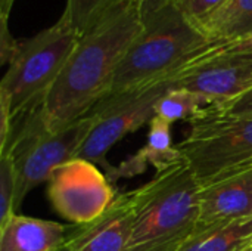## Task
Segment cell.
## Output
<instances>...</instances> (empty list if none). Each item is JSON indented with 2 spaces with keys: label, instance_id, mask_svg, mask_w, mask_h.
Wrapping results in <instances>:
<instances>
[{
  "label": "cell",
  "instance_id": "5",
  "mask_svg": "<svg viewBox=\"0 0 252 251\" xmlns=\"http://www.w3.org/2000/svg\"><path fill=\"white\" fill-rule=\"evenodd\" d=\"M177 149L199 186L248 167L252 164V115L205 105L189 120V132Z\"/></svg>",
  "mask_w": 252,
  "mask_h": 251
},
{
  "label": "cell",
  "instance_id": "2",
  "mask_svg": "<svg viewBox=\"0 0 252 251\" xmlns=\"http://www.w3.org/2000/svg\"><path fill=\"white\" fill-rule=\"evenodd\" d=\"M199 183L180 160L133 191V223L124 251H179L198 231Z\"/></svg>",
  "mask_w": 252,
  "mask_h": 251
},
{
  "label": "cell",
  "instance_id": "16",
  "mask_svg": "<svg viewBox=\"0 0 252 251\" xmlns=\"http://www.w3.org/2000/svg\"><path fill=\"white\" fill-rule=\"evenodd\" d=\"M205 105H208L201 96L185 90L171 87L157 104L155 115L161 120L173 124L182 120L193 118Z\"/></svg>",
  "mask_w": 252,
  "mask_h": 251
},
{
  "label": "cell",
  "instance_id": "19",
  "mask_svg": "<svg viewBox=\"0 0 252 251\" xmlns=\"http://www.w3.org/2000/svg\"><path fill=\"white\" fill-rule=\"evenodd\" d=\"M226 0H173V4L190 22L201 25L224 4Z\"/></svg>",
  "mask_w": 252,
  "mask_h": 251
},
{
  "label": "cell",
  "instance_id": "1",
  "mask_svg": "<svg viewBox=\"0 0 252 251\" xmlns=\"http://www.w3.org/2000/svg\"><path fill=\"white\" fill-rule=\"evenodd\" d=\"M143 30L140 0H124L80 36L38 112L47 132H59L84 118L108 95L115 71Z\"/></svg>",
  "mask_w": 252,
  "mask_h": 251
},
{
  "label": "cell",
  "instance_id": "15",
  "mask_svg": "<svg viewBox=\"0 0 252 251\" xmlns=\"http://www.w3.org/2000/svg\"><path fill=\"white\" fill-rule=\"evenodd\" d=\"M201 30L211 40L252 38V0H226Z\"/></svg>",
  "mask_w": 252,
  "mask_h": 251
},
{
  "label": "cell",
  "instance_id": "7",
  "mask_svg": "<svg viewBox=\"0 0 252 251\" xmlns=\"http://www.w3.org/2000/svg\"><path fill=\"white\" fill-rule=\"evenodd\" d=\"M173 87L189 90L210 104H226L252 89V38L216 40L202 55L177 71Z\"/></svg>",
  "mask_w": 252,
  "mask_h": 251
},
{
  "label": "cell",
  "instance_id": "8",
  "mask_svg": "<svg viewBox=\"0 0 252 251\" xmlns=\"http://www.w3.org/2000/svg\"><path fill=\"white\" fill-rule=\"evenodd\" d=\"M174 74L151 84L131 89L102 99L90 112L93 127L75 158L102 164L112 170L106 161L109 149L128 133L136 132L155 117L158 101L173 87Z\"/></svg>",
  "mask_w": 252,
  "mask_h": 251
},
{
  "label": "cell",
  "instance_id": "14",
  "mask_svg": "<svg viewBox=\"0 0 252 251\" xmlns=\"http://www.w3.org/2000/svg\"><path fill=\"white\" fill-rule=\"evenodd\" d=\"M252 247V217L196 231L179 251H245Z\"/></svg>",
  "mask_w": 252,
  "mask_h": 251
},
{
  "label": "cell",
  "instance_id": "24",
  "mask_svg": "<svg viewBox=\"0 0 252 251\" xmlns=\"http://www.w3.org/2000/svg\"><path fill=\"white\" fill-rule=\"evenodd\" d=\"M251 166H252V164H251Z\"/></svg>",
  "mask_w": 252,
  "mask_h": 251
},
{
  "label": "cell",
  "instance_id": "11",
  "mask_svg": "<svg viewBox=\"0 0 252 251\" xmlns=\"http://www.w3.org/2000/svg\"><path fill=\"white\" fill-rule=\"evenodd\" d=\"M133 191L118 194L96 220L69 232L62 251H124L133 223Z\"/></svg>",
  "mask_w": 252,
  "mask_h": 251
},
{
  "label": "cell",
  "instance_id": "13",
  "mask_svg": "<svg viewBox=\"0 0 252 251\" xmlns=\"http://www.w3.org/2000/svg\"><path fill=\"white\" fill-rule=\"evenodd\" d=\"M180 160V152L171 142V124L155 115L149 121L146 145L134 157L126 160L120 167H112L109 179L139 175L145 172L148 164H152L157 172H162Z\"/></svg>",
  "mask_w": 252,
  "mask_h": 251
},
{
  "label": "cell",
  "instance_id": "12",
  "mask_svg": "<svg viewBox=\"0 0 252 251\" xmlns=\"http://www.w3.org/2000/svg\"><path fill=\"white\" fill-rule=\"evenodd\" d=\"M68 237L62 223L13 215L0 225V251H62Z\"/></svg>",
  "mask_w": 252,
  "mask_h": 251
},
{
  "label": "cell",
  "instance_id": "9",
  "mask_svg": "<svg viewBox=\"0 0 252 251\" xmlns=\"http://www.w3.org/2000/svg\"><path fill=\"white\" fill-rule=\"evenodd\" d=\"M117 195L109 178L83 158L62 164L47 180V198L53 210L77 226L100 217Z\"/></svg>",
  "mask_w": 252,
  "mask_h": 251
},
{
  "label": "cell",
  "instance_id": "17",
  "mask_svg": "<svg viewBox=\"0 0 252 251\" xmlns=\"http://www.w3.org/2000/svg\"><path fill=\"white\" fill-rule=\"evenodd\" d=\"M124 0H66L65 13L80 36L94 27L105 15Z\"/></svg>",
  "mask_w": 252,
  "mask_h": 251
},
{
  "label": "cell",
  "instance_id": "21",
  "mask_svg": "<svg viewBox=\"0 0 252 251\" xmlns=\"http://www.w3.org/2000/svg\"><path fill=\"white\" fill-rule=\"evenodd\" d=\"M173 4V0H140V13L142 19H146L148 16L162 10L164 7Z\"/></svg>",
  "mask_w": 252,
  "mask_h": 251
},
{
  "label": "cell",
  "instance_id": "3",
  "mask_svg": "<svg viewBox=\"0 0 252 251\" xmlns=\"http://www.w3.org/2000/svg\"><path fill=\"white\" fill-rule=\"evenodd\" d=\"M214 41L174 4L164 7L143 19V30L121 59L106 96L176 74Z\"/></svg>",
  "mask_w": 252,
  "mask_h": 251
},
{
  "label": "cell",
  "instance_id": "18",
  "mask_svg": "<svg viewBox=\"0 0 252 251\" xmlns=\"http://www.w3.org/2000/svg\"><path fill=\"white\" fill-rule=\"evenodd\" d=\"M16 173L13 158L9 152L0 155V225L16 215Z\"/></svg>",
  "mask_w": 252,
  "mask_h": 251
},
{
  "label": "cell",
  "instance_id": "10",
  "mask_svg": "<svg viewBox=\"0 0 252 251\" xmlns=\"http://www.w3.org/2000/svg\"><path fill=\"white\" fill-rule=\"evenodd\" d=\"M252 217V166L199 188L198 231Z\"/></svg>",
  "mask_w": 252,
  "mask_h": 251
},
{
  "label": "cell",
  "instance_id": "20",
  "mask_svg": "<svg viewBox=\"0 0 252 251\" xmlns=\"http://www.w3.org/2000/svg\"><path fill=\"white\" fill-rule=\"evenodd\" d=\"M214 105L229 114L252 115V89L233 101H229L226 104H214Z\"/></svg>",
  "mask_w": 252,
  "mask_h": 251
},
{
  "label": "cell",
  "instance_id": "23",
  "mask_svg": "<svg viewBox=\"0 0 252 251\" xmlns=\"http://www.w3.org/2000/svg\"><path fill=\"white\" fill-rule=\"evenodd\" d=\"M245 251H252V247H251V249H248V250H245Z\"/></svg>",
  "mask_w": 252,
  "mask_h": 251
},
{
  "label": "cell",
  "instance_id": "22",
  "mask_svg": "<svg viewBox=\"0 0 252 251\" xmlns=\"http://www.w3.org/2000/svg\"><path fill=\"white\" fill-rule=\"evenodd\" d=\"M15 0H0V19H7Z\"/></svg>",
  "mask_w": 252,
  "mask_h": 251
},
{
  "label": "cell",
  "instance_id": "4",
  "mask_svg": "<svg viewBox=\"0 0 252 251\" xmlns=\"http://www.w3.org/2000/svg\"><path fill=\"white\" fill-rule=\"evenodd\" d=\"M78 40L80 34L63 12L53 25L19 43L0 81V108L12 123L41 105Z\"/></svg>",
  "mask_w": 252,
  "mask_h": 251
},
{
  "label": "cell",
  "instance_id": "6",
  "mask_svg": "<svg viewBox=\"0 0 252 251\" xmlns=\"http://www.w3.org/2000/svg\"><path fill=\"white\" fill-rule=\"evenodd\" d=\"M92 127L93 117L89 114L59 132H47L41 123L38 107L27 114L22 130L6 149L15 164L16 209L35 186L47 182L58 167L77 157Z\"/></svg>",
  "mask_w": 252,
  "mask_h": 251
}]
</instances>
